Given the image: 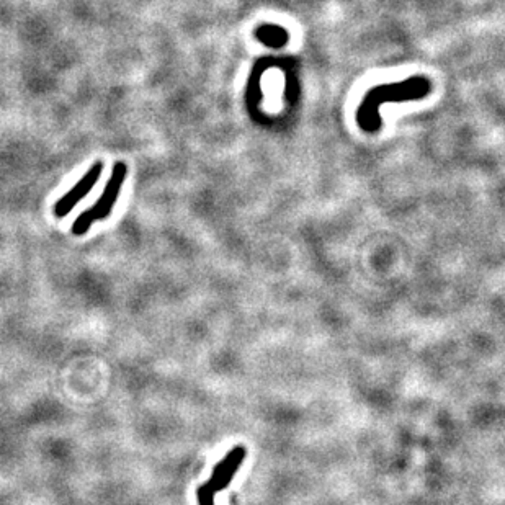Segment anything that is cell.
<instances>
[{"label": "cell", "instance_id": "6da1fadb", "mask_svg": "<svg viewBox=\"0 0 505 505\" xmlns=\"http://www.w3.org/2000/svg\"><path fill=\"white\" fill-rule=\"evenodd\" d=\"M430 81L425 77H412L402 84L381 85L369 90L358 110V123L365 131H378L379 118L376 117L378 107L386 102H399V100L422 98L430 93Z\"/></svg>", "mask_w": 505, "mask_h": 505}, {"label": "cell", "instance_id": "7a4b0ae2", "mask_svg": "<svg viewBox=\"0 0 505 505\" xmlns=\"http://www.w3.org/2000/svg\"><path fill=\"white\" fill-rule=\"evenodd\" d=\"M128 167L126 164L117 162L112 170V177L105 185V190L95 204L90 209H85L77 216L76 221L72 224V234L74 236H84L85 232H88V229L93 226V223L97 221H105L110 214H112L114 203L119 197V192H122L123 182L126 178Z\"/></svg>", "mask_w": 505, "mask_h": 505}, {"label": "cell", "instance_id": "3957f363", "mask_svg": "<svg viewBox=\"0 0 505 505\" xmlns=\"http://www.w3.org/2000/svg\"><path fill=\"white\" fill-rule=\"evenodd\" d=\"M102 172H103V162H95L93 166L88 169V172L79 180L76 187L69 190V192L64 195L56 204H54V216L59 219L66 218L67 214L71 213L90 192H92V188L97 185Z\"/></svg>", "mask_w": 505, "mask_h": 505}, {"label": "cell", "instance_id": "277c9868", "mask_svg": "<svg viewBox=\"0 0 505 505\" xmlns=\"http://www.w3.org/2000/svg\"><path fill=\"white\" fill-rule=\"evenodd\" d=\"M246 457H247V450L246 447H242V445H237V447L229 450L226 457L214 466L213 474L211 478H209V481L206 483V486L211 489L214 494L224 491V489L231 484L234 476H236L239 466H241Z\"/></svg>", "mask_w": 505, "mask_h": 505}, {"label": "cell", "instance_id": "5b68a950", "mask_svg": "<svg viewBox=\"0 0 505 505\" xmlns=\"http://www.w3.org/2000/svg\"><path fill=\"white\" fill-rule=\"evenodd\" d=\"M198 502L199 505H214V492L206 484H203L198 489Z\"/></svg>", "mask_w": 505, "mask_h": 505}]
</instances>
